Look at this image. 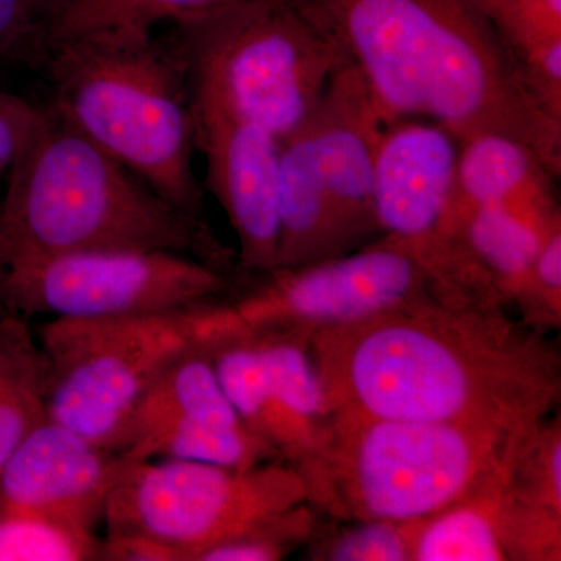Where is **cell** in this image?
<instances>
[{
  "mask_svg": "<svg viewBox=\"0 0 561 561\" xmlns=\"http://www.w3.org/2000/svg\"><path fill=\"white\" fill-rule=\"evenodd\" d=\"M25 2H27L28 9L32 10V13L35 14L41 22H44L49 18L51 11L57 9L60 0H25Z\"/></svg>",
  "mask_w": 561,
  "mask_h": 561,
  "instance_id": "1f68e13d",
  "label": "cell"
},
{
  "mask_svg": "<svg viewBox=\"0 0 561 561\" xmlns=\"http://www.w3.org/2000/svg\"><path fill=\"white\" fill-rule=\"evenodd\" d=\"M490 306L435 300L316 328L332 413L535 434L559 394L553 359Z\"/></svg>",
  "mask_w": 561,
  "mask_h": 561,
  "instance_id": "6da1fadb",
  "label": "cell"
},
{
  "mask_svg": "<svg viewBox=\"0 0 561 561\" xmlns=\"http://www.w3.org/2000/svg\"><path fill=\"white\" fill-rule=\"evenodd\" d=\"M209 354L221 389L253 434L302 465L319 456L327 432L302 423L280 404L250 331L241 328L217 339L209 343Z\"/></svg>",
  "mask_w": 561,
  "mask_h": 561,
  "instance_id": "ac0fdd59",
  "label": "cell"
},
{
  "mask_svg": "<svg viewBox=\"0 0 561 561\" xmlns=\"http://www.w3.org/2000/svg\"><path fill=\"white\" fill-rule=\"evenodd\" d=\"M278 190L280 238L276 268L301 267L345 253L321 181L311 117L279 140Z\"/></svg>",
  "mask_w": 561,
  "mask_h": 561,
  "instance_id": "e0dca14e",
  "label": "cell"
},
{
  "mask_svg": "<svg viewBox=\"0 0 561 561\" xmlns=\"http://www.w3.org/2000/svg\"><path fill=\"white\" fill-rule=\"evenodd\" d=\"M260 350L268 381L280 404L302 423L328 432L321 421L331 419L320 373L309 351L306 334L298 330H247Z\"/></svg>",
  "mask_w": 561,
  "mask_h": 561,
  "instance_id": "603a6c76",
  "label": "cell"
},
{
  "mask_svg": "<svg viewBox=\"0 0 561 561\" xmlns=\"http://www.w3.org/2000/svg\"><path fill=\"white\" fill-rule=\"evenodd\" d=\"M194 116L208 186L238 236L242 267L275 271L280 238L279 140L217 110L194 105Z\"/></svg>",
  "mask_w": 561,
  "mask_h": 561,
  "instance_id": "5bb4252c",
  "label": "cell"
},
{
  "mask_svg": "<svg viewBox=\"0 0 561 561\" xmlns=\"http://www.w3.org/2000/svg\"><path fill=\"white\" fill-rule=\"evenodd\" d=\"M192 103L283 140L305 124L351 60L305 0H228L172 22Z\"/></svg>",
  "mask_w": 561,
  "mask_h": 561,
  "instance_id": "5b68a950",
  "label": "cell"
},
{
  "mask_svg": "<svg viewBox=\"0 0 561 561\" xmlns=\"http://www.w3.org/2000/svg\"><path fill=\"white\" fill-rule=\"evenodd\" d=\"M131 461L175 459L250 470L275 451L243 424L221 389L209 345L184 353L151 387L135 421Z\"/></svg>",
  "mask_w": 561,
  "mask_h": 561,
  "instance_id": "7c38bea8",
  "label": "cell"
},
{
  "mask_svg": "<svg viewBox=\"0 0 561 561\" xmlns=\"http://www.w3.org/2000/svg\"><path fill=\"white\" fill-rule=\"evenodd\" d=\"M459 153V140L434 122L389 125L376 158V227L419 262L443 300L491 305L500 291L461 232Z\"/></svg>",
  "mask_w": 561,
  "mask_h": 561,
  "instance_id": "9c48e42d",
  "label": "cell"
},
{
  "mask_svg": "<svg viewBox=\"0 0 561 561\" xmlns=\"http://www.w3.org/2000/svg\"><path fill=\"white\" fill-rule=\"evenodd\" d=\"M461 232L502 298L534 302V265L549 234L511 210L460 203ZM559 228V227H557Z\"/></svg>",
  "mask_w": 561,
  "mask_h": 561,
  "instance_id": "ffe728a7",
  "label": "cell"
},
{
  "mask_svg": "<svg viewBox=\"0 0 561 561\" xmlns=\"http://www.w3.org/2000/svg\"><path fill=\"white\" fill-rule=\"evenodd\" d=\"M41 106L0 91V173L11 168L35 130Z\"/></svg>",
  "mask_w": 561,
  "mask_h": 561,
  "instance_id": "83f0119b",
  "label": "cell"
},
{
  "mask_svg": "<svg viewBox=\"0 0 561 561\" xmlns=\"http://www.w3.org/2000/svg\"><path fill=\"white\" fill-rule=\"evenodd\" d=\"M225 286V272L173 251H72L2 268L0 302L22 319H108L191 308Z\"/></svg>",
  "mask_w": 561,
  "mask_h": 561,
  "instance_id": "30bf717a",
  "label": "cell"
},
{
  "mask_svg": "<svg viewBox=\"0 0 561 561\" xmlns=\"http://www.w3.org/2000/svg\"><path fill=\"white\" fill-rule=\"evenodd\" d=\"M508 485L478 494L440 513L405 524L409 560L497 561L511 559L504 527Z\"/></svg>",
  "mask_w": 561,
  "mask_h": 561,
  "instance_id": "d6986e66",
  "label": "cell"
},
{
  "mask_svg": "<svg viewBox=\"0 0 561 561\" xmlns=\"http://www.w3.org/2000/svg\"><path fill=\"white\" fill-rule=\"evenodd\" d=\"M103 561H184L175 549L139 534H111L101 541Z\"/></svg>",
  "mask_w": 561,
  "mask_h": 561,
  "instance_id": "f1b7e54d",
  "label": "cell"
},
{
  "mask_svg": "<svg viewBox=\"0 0 561 561\" xmlns=\"http://www.w3.org/2000/svg\"><path fill=\"white\" fill-rule=\"evenodd\" d=\"M50 103L72 127L173 205L202 217L186 66L153 32H98L47 47Z\"/></svg>",
  "mask_w": 561,
  "mask_h": 561,
  "instance_id": "277c9868",
  "label": "cell"
},
{
  "mask_svg": "<svg viewBox=\"0 0 561 561\" xmlns=\"http://www.w3.org/2000/svg\"><path fill=\"white\" fill-rule=\"evenodd\" d=\"M238 328L231 306L209 301L140 316L51 319L39 332L46 416L124 454L140 405L162 373L187 351Z\"/></svg>",
  "mask_w": 561,
  "mask_h": 561,
  "instance_id": "52a82bcc",
  "label": "cell"
},
{
  "mask_svg": "<svg viewBox=\"0 0 561 561\" xmlns=\"http://www.w3.org/2000/svg\"><path fill=\"white\" fill-rule=\"evenodd\" d=\"M308 497L298 470H250L175 459L130 461L106 504L111 534H139L197 561L206 549Z\"/></svg>",
  "mask_w": 561,
  "mask_h": 561,
  "instance_id": "ba28073f",
  "label": "cell"
},
{
  "mask_svg": "<svg viewBox=\"0 0 561 561\" xmlns=\"http://www.w3.org/2000/svg\"><path fill=\"white\" fill-rule=\"evenodd\" d=\"M88 250H165L227 272L232 253L186 213L95 146L51 105L11 164L0 209V271Z\"/></svg>",
  "mask_w": 561,
  "mask_h": 561,
  "instance_id": "3957f363",
  "label": "cell"
},
{
  "mask_svg": "<svg viewBox=\"0 0 561 561\" xmlns=\"http://www.w3.org/2000/svg\"><path fill=\"white\" fill-rule=\"evenodd\" d=\"M324 559L337 561L409 560L405 524L365 522L328 545Z\"/></svg>",
  "mask_w": 561,
  "mask_h": 561,
  "instance_id": "484cf974",
  "label": "cell"
},
{
  "mask_svg": "<svg viewBox=\"0 0 561 561\" xmlns=\"http://www.w3.org/2000/svg\"><path fill=\"white\" fill-rule=\"evenodd\" d=\"M553 175L519 140L479 133L460 140L457 186L465 206H496L549 234L560 227Z\"/></svg>",
  "mask_w": 561,
  "mask_h": 561,
  "instance_id": "2e32d148",
  "label": "cell"
},
{
  "mask_svg": "<svg viewBox=\"0 0 561 561\" xmlns=\"http://www.w3.org/2000/svg\"><path fill=\"white\" fill-rule=\"evenodd\" d=\"M367 81L387 127L424 117L457 140L500 133L559 179L561 116L519 55L471 0H305Z\"/></svg>",
  "mask_w": 561,
  "mask_h": 561,
  "instance_id": "7a4b0ae2",
  "label": "cell"
},
{
  "mask_svg": "<svg viewBox=\"0 0 561 561\" xmlns=\"http://www.w3.org/2000/svg\"><path fill=\"white\" fill-rule=\"evenodd\" d=\"M47 357L25 319H0V470L46 419Z\"/></svg>",
  "mask_w": 561,
  "mask_h": 561,
  "instance_id": "44dd1931",
  "label": "cell"
},
{
  "mask_svg": "<svg viewBox=\"0 0 561 561\" xmlns=\"http://www.w3.org/2000/svg\"><path fill=\"white\" fill-rule=\"evenodd\" d=\"M534 301L549 305L553 312L560 311L561 294V228H556L542 242L534 265L531 278Z\"/></svg>",
  "mask_w": 561,
  "mask_h": 561,
  "instance_id": "f546056e",
  "label": "cell"
},
{
  "mask_svg": "<svg viewBox=\"0 0 561 561\" xmlns=\"http://www.w3.org/2000/svg\"><path fill=\"white\" fill-rule=\"evenodd\" d=\"M228 0H60L43 22L46 47L98 32H153L161 22L220 5Z\"/></svg>",
  "mask_w": 561,
  "mask_h": 561,
  "instance_id": "7402d4cb",
  "label": "cell"
},
{
  "mask_svg": "<svg viewBox=\"0 0 561 561\" xmlns=\"http://www.w3.org/2000/svg\"><path fill=\"white\" fill-rule=\"evenodd\" d=\"M231 306L243 330H298L353 323L419 302L443 300L411 254L381 241L351 256L276 268Z\"/></svg>",
  "mask_w": 561,
  "mask_h": 561,
  "instance_id": "8fae6325",
  "label": "cell"
},
{
  "mask_svg": "<svg viewBox=\"0 0 561 561\" xmlns=\"http://www.w3.org/2000/svg\"><path fill=\"white\" fill-rule=\"evenodd\" d=\"M130 461L46 416L0 470V511L38 513L94 531Z\"/></svg>",
  "mask_w": 561,
  "mask_h": 561,
  "instance_id": "4fadbf2b",
  "label": "cell"
},
{
  "mask_svg": "<svg viewBox=\"0 0 561 561\" xmlns=\"http://www.w3.org/2000/svg\"><path fill=\"white\" fill-rule=\"evenodd\" d=\"M0 57L41 66L46 61L43 22L25 0H0Z\"/></svg>",
  "mask_w": 561,
  "mask_h": 561,
  "instance_id": "4316f807",
  "label": "cell"
},
{
  "mask_svg": "<svg viewBox=\"0 0 561 561\" xmlns=\"http://www.w3.org/2000/svg\"><path fill=\"white\" fill-rule=\"evenodd\" d=\"M94 531L38 515L0 511V561L99 560Z\"/></svg>",
  "mask_w": 561,
  "mask_h": 561,
  "instance_id": "cb8c5ba5",
  "label": "cell"
},
{
  "mask_svg": "<svg viewBox=\"0 0 561 561\" xmlns=\"http://www.w3.org/2000/svg\"><path fill=\"white\" fill-rule=\"evenodd\" d=\"M317 160L343 247L378 230L376 158L387 125L359 68L343 66L311 116Z\"/></svg>",
  "mask_w": 561,
  "mask_h": 561,
  "instance_id": "9a60e30c",
  "label": "cell"
},
{
  "mask_svg": "<svg viewBox=\"0 0 561 561\" xmlns=\"http://www.w3.org/2000/svg\"><path fill=\"white\" fill-rule=\"evenodd\" d=\"M472 3L479 7L483 13L489 14L491 21H496L497 16L511 5L512 0H471Z\"/></svg>",
  "mask_w": 561,
  "mask_h": 561,
  "instance_id": "4dcf8cb0",
  "label": "cell"
},
{
  "mask_svg": "<svg viewBox=\"0 0 561 561\" xmlns=\"http://www.w3.org/2000/svg\"><path fill=\"white\" fill-rule=\"evenodd\" d=\"M535 434L332 413L317 471L362 522L412 524L512 481Z\"/></svg>",
  "mask_w": 561,
  "mask_h": 561,
  "instance_id": "8992f818",
  "label": "cell"
},
{
  "mask_svg": "<svg viewBox=\"0 0 561 561\" xmlns=\"http://www.w3.org/2000/svg\"><path fill=\"white\" fill-rule=\"evenodd\" d=\"M306 519L300 508L279 513L264 519L249 530L228 538V540L206 549L197 561H275L297 541L298 535L306 529Z\"/></svg>",
  "mask_w": 561,
  "mask_h": 561,
  "instance_id": "d4e9b609",
  "label": "cell"
}]
</instances>
